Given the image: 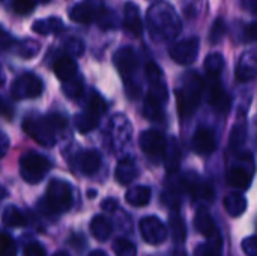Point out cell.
Returning <instances> with one entry per match:
<instances>
[{"instance_id":"49","label":"cell","mask_w":257,"mask_h":256,"mask_svg":"<svg viewBox=\"0 0 257 256\" xmlns=\"http://www.w3.org/2000/svg\"><path fill=\"white\" fill-rule=\"evenodd\" d=\"M89 256H107V255H105L102 250H93V252H92Z\"/></svg>"},{"instance_id":"32","label":"cell","mask_w":257,"mask_h":256,"mask_svg":"<svg viewBox=\"0 0 257 256\" xmlns=\"http://www.w3.org/2000/svg\"><path fill=\"white\" fill-rule=\"evenodd\" d=\"M161 103H158L157 100H154L152 97H146L145 101V116L151 121H160L163 118V109H161Z\"/></svg>"},{"instance_id":"22","label":"cell","mask_w":257,"mask_h":256,"mask_svg":"<svg viewBox=\"0 0 257 256\" xmlns=\"http://www.w3.org/2000/svg\"><path fill=\"white\" fill-rule=\"evenodd\" d=\"M90 232L98 241H107L113 232V226L107 217L95 216L90 222Z\"/></svg>"},{"instance_id":"3","label":"cell","mask_w":257,"mask_h":256,"mask_svg":"<svg viewBox=\"0 0 257 256\" xmlns=\"http://www.w3.org/2000/svg\"><path fill=\"white\" fill-rule=\"evenodd\" d=\"M51 169L48 158L38 152H27L20 158V175L29 184L41 183Z\"/></svg>"},{"instance_id":"9","label":"cell","mask_w":257,"mask_h":256,"mask_svg":"<svg viewBox=\"0 0 257 256\" xmlns=\"http://www.w3.org/2000/svg\"><path fill=\"white\" fill-rule=\"evenodd\" d=\"M199 50H200L199 38L191 36V38H187V39L179 41L175 45H172L169 53H170V57L176 63H179V65H191L197 59Z\"/></svg>"},{"instance_id":"34","label":"cell","mask_w":257,"mask_h":256,"mask_svg":"<svg viewBox=\"0 0 257 256\" xmlns=\"http://www.w3.org/2000/svg\"><path fill=\"white\" fill-rule=\"evenodd\" d=\"M113 252H114V255L116 256L137 255L136 246H134L130 240H125V238H117V240L113 243Z\"/></svg>"},{"instance_id":"20","label":"cell","mask_w":257,"mask_h":256,"mask_svg":"<svg viewBox=\"0 0 257 256\" xmlns=\"http://www.w3.org/2000/svg\"><path fill=\"white\" fill-rule=\"evenodd\" d=\"M224 208L229 216L232 217H239L245 213L247 210V199L244 198L242 193L239 192H232L224 198Z\"/></svg>"},{"instance_id":"29","label":"cell","mask_w":257,"mask_h":256,"mask_svg":"<svg viewBox=\"0 0 257 256\" xmlns=\"http://www.w3.org/2000/svg\"><path fill=\"white\" fill-rule=\"evenodd\" d=\"M224 68V57L220 53H212L205 59V69L209 77H218Z\"/></svg>"},{"instance_id":"41","label":"cell","mask_w":257,"mask_h":256,"mask_svg":"<svg viewBox=\"0 0 257 256\" xmlns=\"http://www.w3.org/2000/svg\"><path fill=\"white\" fill-rule=\"evenodd\" d=\"M18 41H15L2 26H0V48L2 50H15L17 51Z\"/></svg>"},{"instance_id":"47","label":"cell","mask_w":257,"mask_h":256,"mask_svg":"<svg viewBox=\"0 0 257 256\" xmlns=\"http://www.w3.org/2000/svg\"><path fill=\"white\" fill-rule=\"evenodd\" d=\"M245 35H247L248 39H254V41H257V21L245 26Z\"/></svg>"},{"instance_id":"6","label":"cell","mask_w":257,"mask_h":256,"mask_svg":"<svg viewBox=\"0 0 257 256\" xmlns=\"http://www.w3.org/2000/svg\"><path fill=\"white\" fill-rule=\"evenodd\" d=\"M44 91V83L41 77L32 72H26L15 78L11 88V95L15 100H30L38 98Z\"/></svg>"},{"instance_id":"44","label":"cell","mask_w":257,"mask_h":256,"mask_svg":"<svg viewBox=\"0 0 257 256\" xmlns=\"http://www.w3.org/2000/svg\"><path fill=\"white\" fill-rule=\"evenodd\" d=\"M24 255L26 256H47L45 253V249L39 244V243H30L26 250H24Z\"/></svg>"},{"instance_id":"30","label":"cell","mask_w":257,"mask_h":256,"mask_svg":"<svg viewBox=\"0 0 257 256\" xmlns=\"http://www.w3.org/2000/svg\"><path fill=\"white\" fill-rule=\"evenodd\" d=\"M62 91L63 94L71 98V100H77L83 95V91H84V84H83V80L81 78H72L69 81H65L63 86H62Z\"/></svg>"},{"instance_id":"35","label":"cell","mask_w":257,"mask_h":256,"mask_svg":"<svg viewBox=\"0 0 257 256\" xmlns=\"http://www.w3.org/2000/svg\"><path fill=\"white\" fill-rule=\"evenodd\" d=\"M226 32H227V29H226L224 20H223V18H217V20L212 23L211 30H209V42H211L212 45L218 44V42L224 38Z\"/></svg>"},{"instance_id":"33","label":"cell","mask_w":257,"mask_h":256,"mask_svg":"<svg viewBox=\"0 0 257 256\" xmlns=\"http://www.w3.org/2000/svg\"><path fill=\"white\" fill-rule=\"evenodd\" d=\"M170 226H172L175 241H178V243L184 241L185 237H187V228H185V223L182 222V219H181V216L178 213L170 216Z\"/></svg>"},{"instance_id":"18","label":"cell","mask_w":257,"mask_h":256,"mask_svg":"<svg viewBox=\"0 0 257 256\" xmlns=\"http://www.w3.org/2000/svg\"><path fill=\"white\" fill-rule=\"evenodd\" d=\"M53 69H54V74L59 80H62L63 83L65 81H69L72 78L77 77V63L72 57L69 56H63V57H59L54 65H53Z\"/></svg>"},{"instance_id":"28","label":"cell","mask_w":257,"mask_h":256,"mask_svg":"<svg viewBox=\"0 0 257 256\" xmlns=\"http://www.w3.org/2000/svg\"><path fill=\"white\" fill-rule=\"evenodd\" d=\"M99 118H96L95 115L84 112L75 116V127L80 133H89L92 130H95L98 127Z\"/></svg>"},{"instance_id":"24","label":"cell","mask_w":257,"mask_h":256,"mask_svg":"<svg viewBox=\"0 0 257 256\" xmlns=\"http://www.w3.org/2000/svg\"><path fill=\"white\" fill-rule=\"evenodd\" d=\"M99 166H101V155H99L98 151L89 149V151H84L80 155V167H81L84 175L96 174Z\"/></svg>"},{"instance_id":"48","label":"cell","mask_w":257,"mask_h":256,"mask_svg":"<svg viewBox=\"0 0 257 256\" xmlns=\"http://www.w3.org/2000/svg\"><path fill=\"white\" fill-rule=\"evenodd\" d=\"M116 207H117V202L113 201V199H105V201L102 202V208H104L105 211H113Z\"/></svg>"},{"instance_id":"10","label":"cell","mask_w":257,"mask_h":256,"mask_svg":"<svg viewBox=\"0 0 257 256\" xmlns=\"http://www.w3.org/2000/svg\"><path fill=\"white\" fill-rule=\"evenodd\" d=\"M139 226H140V234L148 244L157 246V244L164 243L167 238V229H166L164 223L155 216L143 217L140 220Z\"/></svg>"},{"instance_id":"42","label":"cell","mask_w":257,"mask_h":256,"mask_svg":"<svg viewBox=\"0 0 257 256\" xmlns=\"http://www.w3.org/2000/svg\"><path fill=\"white\" fill-rule=\"evenodd\" d=\"M65 48H66V51H68L71 56H81V54L84 53V44H83V41H80V39H77V38L69 39V41L66 42Z\"/></svg>"},{"instance_id":"27","label":"cell","mask_w":257,"mask_h":256,"mask_svg":"<svg viewBox=\"0 0 257 256\" xmlns=\"http://www.w3.org/2000/svg\"><path fill=\"white\" fill-rule=\"evenodd\" d=\"M257 74V63L253 60L250 62L248 60V54H244L239 65H238V69H236V77L241 80V81H248L251 78H254V75Z\"/></svg>"},{"instance_id":"36","label":"cell","mask_w":257,"mask_h":256,"mask_svg":"<svg viewBox=\"0 0 257 256\" xmlns=\"http://www.w3.org/2000/svg\"><path fill=\"white\" fill-rule=\"evenodd\" d=\"M38 51H39V42L33 39H26V41L18 42L17 53L21 57H33L35 54H38Z\"/></svg>"},{"instance_id":"45","label":"cell","mask_w":257,"mask_h":256,"mask_svg":"<svg viewBox=\"0 0 257 256\" xmlns=\"http://www.w3.org/2000/svg\"><path fill=\"white\" fill-rule=\"evenodd\" d=\"M0 116L2 118H6V119H11L14 116V110H12V106L0 95Z\"/></svg>"},{"instance_id":"11","label":"cell","mask_w":257,"mask_h":256,"mask_svg":"<svg viewBox=\"0 0 257 256\" xmlns=\"http://www.w3.org/2000/svg\"><path fill=\"white\" fill-rule=\"evenodd\" d=\"M113 62L117 68V71L120 72V75L123 77V80L126 81V84L131 83V77L136 74L137 68H139V59L137 54L134 53L133 48L125 47L116 51Z\"/></svg>"},{"instance_id":"23","label":"cell","mask_w":257,"mask_h":256,"mask_svg":"<svg viewBox=\"0 0 257 256\" xmlns=\"http://www.w3.org/2000/svg\"><path fill=\"white\" fill-rule=\"evenodd\" d=\"M164 164H166V169L172 174V172H176L178 167H179V163H181V148L176 142V139H172L167 142V146H166V152H164Z\"/></svg>"},{"instance_id":"16","label":"cell","mask_w":257,"mask_h":256,"mask_svg":"<svg viewBox=\"0 0 257 256\" xmlns=\"http://www.w3.org/2000/svg\"><path fill=\"white\" fill-rule=\"evenodd\" d=\"M193 148L196 152L202 155H209L217 148V139L212 130L209 128H199L193 137Z\"/></svg>"},{"instance_id":"50","label":"cell","mask_w":257,"mask_h":256,"mask_svg":"<svg viewBox=\"0 0 257 256\" xmlns=\"http://www.w3.org/2000/svg\"><path fill=\"white\" fill-rule=\"evenodd\" d=\"M53 256H71V255H68L66 252H56Z\"/></svg>"},{"instance_id":"14","label":"cell","mask_w":257,"mask_h":256,"mask_svg":"<svg viewBox=\"0 0 257 256\" xmlns=\"http://www.w3.org/2000/svg\"><path fill=\"white\" fill-rule=\"evenodd\" d=\"M208 101L218 112H227L230 109V97L224 91L218 77H209L208 84Z\"/></svg>"},{"instance_id":"40","label":"cell","mask_w":257,"mask_h":256,"mask_svg":"<svg viewBox=\"0 0 257 256\" xmlns=\"http://www.w3.org/2000/svg\"><path fill=\"white\" fill-rule=\"evenodd\" d=\"M245 140V128L242 125H238L233 128L232 136H230V148L232 149H238Z\"/></svg>"},{"instance_id":"19","label":"cell","mask_w":257,"mask_h":256,"mask_svg":"<svg viewBox=\"0 0 257 256\" xmlns=\"http://www.w3.org/2000/svg\"><path fill=\"white\" fill-rule=\"evenodd\" d=\"M69 17L75 23L89 24L99 17V11L90 3H78L69 11Z\"/></svg>"},{"instance_id":"43","label":"cell","mask_w":257,"mask_h":256,"mask_svg":"<svg viewBox=\"0 0 257 256\" xmlns=\"http://www.w3.org/2000/svg\"><path fill=\"white\" fill-rule=\"evenodd\" d=\"M242 250L245 255L257 256V237H248L242 241Z\"/></svg>"},{"instance_id":"25","label":"cell","mask_w":257,"mask_h":256,"mask_svg":"<svg viewBox=\"0 0 257 256\" xmlns=\"http://www.w3.org/2000/svg\"><path fill=\"white\" fill-rule=\"evenodd\" d=\"M125 199L133 207H145L151 202V189L145 186L133 187L126 192Z\"/></svg>"},{"instance_id":"31","label":"cell","mask_w":257,"mask_h":256,"mask_svg":"<svg viewBox=\"0 0 257 256\" xmlns=\"http://www.w3.org/2000/svg\"><path fill=\"white\" fill-rule=\"evenodd\" d=\"M105 110H107V104H105L104 98L99 94L92 92V95L89 98V103H87V110L86 112L95 115L96 118H101L105 113Z\"/></svg>"},{"instance_id":"13","label":"cell","mask_w":257,"mask_h":256,"mask_svg":"<svg viewBox=\"0 0 257 256\" xmlns=\"http://www.w3.org/2000/svg\"><path fill=\"white\" fill-rule=\"evenodd\" d=\"M194 225H196L197 231L209 240V243L221 244V237L218 234L217 225L214 223L211 214L208 213V210L205 207H200L197 210L196 217H194Z\"/></svg>"},{"instance_id":"7","label":"cell","mask_w":257,"mask_h":256,"mask_svg":"<svg viewBox=\"0 0 257 256\" xmlns=\"http://www.w3.org/2000/svg\"><path fill=\"white\" fill-rule=\"evenodd\" d=\"M139 143H140L142 151H143L154 163H160V161L164 158L167 140H166V137H164L160 131H155V130L143 131V133L140 134Z\"/></svg>"},{"instance_id":"38","label":"cell","mask_w":257,"mask_h":256,"mask_svg":"<svg viewBox=\"0 0 257 256\" xmlns=\"http://www.w3.org/2000/svg\"><path fill=\"white\" fill-rule=\"evenodd\" d=\"M221 247L223 244L215 243L199 244L194 250V256H221Z\"/></svg>"},{"instance_id":"5","label":"cell","mask_w":257,"mask_h":256,"mask_svg":"<svg viewBox=\"0 0 257 256\" xmlns=\"http://www.w3.org/2000/svg\"><path fill=\"white\" fill-rule=\"evenodd\" d=\"M47 205L56 213L62 214L72 207V189L65 180H51L47 187Z\"/></svg>"},{"instance_id":"4","label":"cell","mask_w":257,"mask_h":256,"mask_svg":"<svg viewBox=\"0 0 257 256\" xmlns=\"http://www.w3.org/2000/svg\"><path fill=\"white\" fill-rule=\"evenodd\" d=\"M254 175V160L250 152H242L235 157V164L227 170V183L239 190L250 187Z\"/></svg>"},{"instance_id":"1","label":"cell","mask_w":257,"mask_h":256,"mask_svg":"<svg viewBox=\"0 0 257 256\" xmlns=\"http://www.w3.org/2000/svg\"><path fill=\"white\" fill-rule=\"evenodd\" d=\"M66 119L60 115L29 116L23 122V130L41 146L51 148L56 143V130L63 128Z\"/></svg>"},{"instance_id":"15","label":"cell","mask_w":257,"mask_h":256,"mask_svg":"<svg viewBox=\"0 0 257 256\" xmlns=\"http://www.w3.org/2000/svg\"><path fill=\"white\" fill-rule=\"evenodd\" d=\"M123 27L133 36H140L143 32V21L139 6L133 2H126L123 8Z\"/></svg>"},{"instance_id":"17","label":"cell","mask_w":257,"mask_h":256,"mask_svg":"<svg viewBox=\"0 0 257 256\" xmlns=\"http://www.w3.org/2000/svg\"><path fill=\"white\" fill-rule=\"evenodd\" d=\"M139 175V169L134 163V160L131 157H125L122 158L117 166H116V172H114V178L119 184L122 186H128L131 184Z\"/></svg>"},{"instance_id":"26","label":"cell","mask_w":257,"mask_h":256,"mask_svg":"<svg viewBox=\"0 0 257 256\" xmlns=\"http://www.w3.org/2000/svg\"><path fill=\"white\" fill-rule=\"evenodd\" d=\"M2 220L9 228H21V226H26V223H27L24 214L14 205H9L5 208V211L2 214Z\"/></svg>"},{"instance_id":"21","label":"cell","mask_w":257,"mask_h":256,"mask_svg":"<svg viewBox=\"0 0 257 256\" xmlns=\"http://www.w3.org/2000/svg\"><path fill=\"white\" fill-rule=\"evenodd\" d=\"M32 30L39 35H54L63 30V23L59 17H48L32 24Z\"/></svg>"},{"instance_id":"39","label":"cell","mask_w":257,"mask_h":256,"mask_svg":"<svg viewBox=\"0 0 257 256\" xmlns=\"http://www.w3.org/2000/svg\"><path fill=\"white\" fill-rule=\"evenodd\" d=\"M36 2L38 0H12V6H14V11L17 14L27 15V14H30L35 9Z\"/></svg>"},{"instance_id":"12","label":"cell","mask_w":257,"mask_h":256,"mask_svg":"<svg viewBox=\"0 0 257 256\" xmlns=\"http://www.w3.org/2000/svg\"><path fill=\"white\" fill-rule=\"evenodd\" d=\"M146 75L151 84V91H149V97H152L154 100H157L158 103L164 104L167 101V88L163 78V72L161 69L157 66V63L149 62L146 65Z\"/></svg>"},{"instance_id":"37","label":"cell","mask_w":257,"mask_h":256,"mask_svg":"<svg viewBox=\"0 0 257 256\" xmlns=\"http://www.w3.org/2000/svg\"><path fill=\"white\" fill-rule=\"evenodd\" d=\"M0 256H17L15 240L5 232H0Z\"/></svg>"},{"instance_id":"2","label":"cell","mask_w":257,"mask_h":256,"mask_svg":"<svg viewBox=\"0 0 257 256\" xmlns=\"http://www.w3.org/2000/svg\"><path fill=\"white\" fill-rule=\"evenodd\" d=\"M203 80L196 72H187L176 89V103L181 118H190L200 104L203 92Z\"/></svg>"},{"instance_id":"8","label":"cell","mask_w":257,"mask_h":256,"mask_svg":"<svg viewBox=\"0 0 257 256\" xmlns=\"http://www.w3.org/2000/svg\"><path fill=\"white\" fill-rule=\"evenodd\" d=\"M182 186L193 201H203V202L214 201V190L211 184L206 183L202 177L196 175L194 172H188L182 177Z\"/></svg>"},{"instance_id":"51","label":"cell","mask_w":257,"mask_h":256,"mask_svg":"<svg viewBox=\"0 0 257 256\" xmlns=\"http://www.w3.org/2000/svg\"><path fill=\"white\" fill-rule=\"evenodd\" d=\"M3 83V74H2V71H0V84Z\"/></svg>"},{"instance_id":"46","label":"cell","mask_w":257,"mask_h":256,"mask_svg":"<svg viewBox=\"0 0 257 256\" xmlns=\"http://www.w3.org/2000/svg\"><path fill=\"white\" fill-rule=\"evenodd\" d=\"M8 148H9V140L6 137V134L0 130V158L8 152Z\"/></svg>"}]
</instances>
